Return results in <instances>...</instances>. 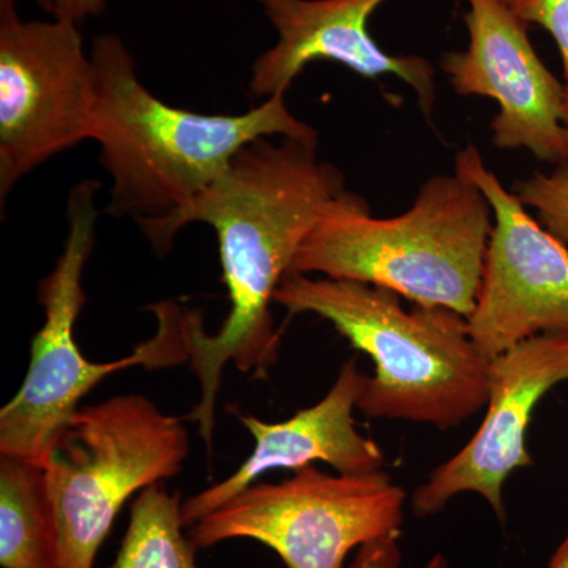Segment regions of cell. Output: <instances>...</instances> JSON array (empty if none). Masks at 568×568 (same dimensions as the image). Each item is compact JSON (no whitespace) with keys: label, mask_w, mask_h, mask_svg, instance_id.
<instances>
[{"label":"cell","mask_w":568,"mask_h":568,"mask_svg":"<svg viewBox=\"0 0 568 568\" xmlns=\"http://www.w3.org/2000/svg\"><path fill=\"white\" fill-rule=\"evenodd\" d=\"M345 190L342 171L317 159V141L261 138L190 203L138 222L160 256L170 253L175 235L192 223L209 224L219 237L230 313L220 331L207 335L203 315L183 310V342L201 384L200 403L186 418L200 426L209 452L224 366L233 362L241 372L265 376L275 364L280 335L271 304L276 287L321 213Z\"/></svg>","instance_id":"6da1fadb"},{"label":"cell","mask_w":568,"mask_h":568,"mask_svg":"<svg viewBox=\"0 0 568 568\" xmlns=\"http://www.w3.org/2000/svg\"><path fill=\"white\" fill-rule=\"evenodd\" d=\"M91 58L97 103L93 140L111 175L112 216L159 219L190 203L227 170L245 145L261 138L317 141L295 118L286 95L264 100L244 114H201L170 106L138 77L121 37H97Z\"/></svg>","instance_id":"7a4b0ae2"},{"label":"cell","mask_w":568,"mask_h":568,"mask_svg":"<svg viewBox=\"0 0 568 568\" xmlns=\"http://www.w3.org/2000/svg\"><path fill=\"white\" fill-rule=\"evenodd\" d=\"M399 295L372 284L290 272L274 302L312 313L372 357L357 409L369 418L454 428L488 403L491 361L478 353L467 320L444 306L403 308Z\"/></svg>","instance_id":"3957f363"},{"label":"cell","mask_w":568,"mask_h":568,"mask_svg":"<svg viewBox=\"0 0 568 568\" xmlns=\"http://www.w3.org/2000/svg\"><path fill=\"white\" fill-rule=\"evenodd\" d=\"M493 209L457 173L433 175L413 207L376 219L349 190L328 203L295 253L291 272L384 287L416 305L466 320L476 308Z\"/></svg>","instance_id":"277c9868"},{"label":"cell","mask_w":568,"mask_h":568,"mask_svg":"<svg viewBox=\"0 0 568 568\" xmlns=\"http://www.w3.org/2000/svg\"><path fill=\"white\" fill-rule=\"evenodd\" d=\"M102 183L85 179L67 201L69 234L54 268L39 283L44 323L31 346V364L13 399L0 410V457L44 467L67 425L93 387L121 369L168 368L189 362L183 342V308L175 302L151 306L159 328L129 357L104 364L88 361L74 339L84 308V271L97 241V193Z\"/></svg>","instance_id":"5b68a950"},{"label":"cell","mask_w":568,"mask_h":568,"mask_svg":"<svg viewBox=\"0 0 568 568\" xmlns=\"http://www.w3.org/2000/svg\"><path fill=\"white\" fill-rule=\"evenodd\" d=\"M189 450L183 418L145 396L80 407L43 467L55 568H93L126 500L181 473Z\"/></svg>","instance_id":"8992f818"},{"label":"cell","mask_w":568,"mask_h":568,"mask_svg":"<svg viewBox=\"0 0 568 568\" xmlns=\"http://www.w3.org/2000/svg\"><path fill=\"white\" fill-rule=\"evenodd\" d=\"M405 489L384 470L325 474L310 465L282 484H253L190 528L197 548L250 538L286 568H343L351 549L399 537Z\"/></svg>","instance_id":"52a82bcc"},{"label":"cell","mask_w":568,"mask_h":568,"mask_svg":"<svg viewBox=\"0 0 568 568\" xmlns=\"http://www.w3.org/2000/svg\"><path fill=\"white\" fill-rule=\"evenodd\" d=\"M97 84L80 26L0 17V203L52 156L93 140Z\"/></svg>","instance_id":"ba28073f"},{"label":"cell","mask_w":568,"mask_h":568,"mask_svg":"<svg viewBox=\"0 0 568 568\" xmlns=\"http://www.w3.org/2000/svg\"><path fill=\"white\" fill-rule=\"evenodd\" d=\"M455 173L485 194L495 215L476 308L467 317L478 353L493 361L532 336L568 334V245L508 192L476 145L458 152Z\"/></svg>","instance_id":"9c48e42d"},{"label":"cell","mask_w":568,"mask_h":568,"mask_svg":"<svg viewBox=\"0 0 568 568\" xmlns=\"http://www.w3.org/2000/svg\"><path fill=\"white\" fill-rule=\"evenodd\" d=\"M466 50L448 51L440 70L459 95L488 97L499 104L493 144L526 149L541 162L568 163L562 84L538 58L528 26L499 0H466Z\"/></svg>","instance_id":"30bf717a"},{"label":"cell","mask_w":568,"mask_h":568,"mask_svg":"<svg viewBox=\"0 0 568 568\" xmlns=\"http://www.w3.org/2000/svg\"><path fill=\"white\" fill-rule=\"evenodd\" d=\"M566 381L568 334L532 336L493 358L487 416L466 446L414 491L416 515L439 514L455 496L477 493L504 521V484L515 470L534 465L528 450L534 409Z\"/></svg>","instance_id":"8fae6325"},{"label":"cell","mask_w":568,"mask_h":568,"mask_svg":"<svg viewBox=\"0 0 568 568\" xmlns=\"http://www.w3.org/2000/svg\"><path fill=\"white\" fill-rule=\"evenodd\" d=\"M278 40L253 63L250 92L286 95L316 61L342 63L358 77H395L416 92L429 122L436 104L435 67L420 55L388 54L368 31L372 14L388 0H254Z\"/></svg>","instance_id":"7c38bea8"},{"label":"cell","mask_w":568,"mask_h":568,"mask_svg":"<svg viewBox=\"0 0 568 568\" xmlns=\"http://www.w3.org/2000/svg\"><path fill=\"white\" fill-rule=\"evenodd\" d=\"M365 375L357 361L351 358L339 369L334 386L315 406L298 410L280 424H265L260 418L239 414L254 437L253 454L233 476L203 489L182 503L185 528H192L205 515L224 506L256 484L257 478L276 469L298 470L324 462L338 474H369L383 470V450L375 440L355 428L354 410L364 387Z\"/></svg>","instance_id":"4fadbf2b"},{"label":"cell","mask_w":568,"mask_h":568,"mask_svg":"<svg viewBox=\"0 0 568 568\" xmlns=\"http://www.w3.org/2000/svg\"><path fill=\"white\" fill-rule=\"evenodd\" d=\"M0 566L55 568L43 467L11 457H0Z\"/></svg>","instance_id":"5bb4252c"},{"label":"cell","mask_w":568,"mask_h":568,"mask_svg":"<svg viewBox=\"0 0 568 568\" xmlns=\"http://www.w3.org/2000/svg\"><path fill=\"white\" fill-rule=\"evenodd\" d=\"M183 528L181 495L162 485L144 489L111 568H197V547Z\"/></svg>","instance_id":"9a60e30c"},{"label":"cell","mask_w":568,"mask_h":568,"mask_svg":"<svg viewBox=\"0 0 568 568\" xmlns=\"http://www.w3.org/2000/svg\"><path fill=\"white\" fill-rule=\"evenodd\" d=\"M517 194L523 204L536 211L549 233L568 245V163L519 182Z\"/></svg>","instance_id":"2e32d148"},{"label":"cell","mask_w":568,"mask_h":568,"mask_svg":"<svg viewBox=\"0 0 568 568\" xmlns=\"http://www.w3.org/2000/svg\"><path fill=\"white\" fill-rule=\"evenodd\" d=\"M499 2L526 26H540L555 39L562 59L566 85H568V0H499Z\"/></svg>","instance_id":"e0dca14e"},{"label":"cell","mask_w":568,"mask_h":568,"mask_svg":"<svg viewBox=\"0 0 568 568\" xmlns=\"http://www.w3.org/2000/svg\"><path fill=\"white\" fill-rule=\"evenodd\" d=\"M349 568H402L398 537L379 538L362 545ZM424 568H448V562L443 555H436Z\"/></svg>","instance_id":"ac0fdd59"},{"label":"cell","mask_w":568,"mask_h":568,"mask_svg":"<svg viewBox=\"0 0 568 568\" xmlns=\"http://www.w3.org/2000/svg\"><path fill=\"white\" fill-rule=\"evenodd\" d=\"M52 20L82 24L89 18L100 17L106 9V0H36Z\"/></svg>","instance_id":"d6986e66"},{"label":"cell","mask_w":568,"mask_h":568,"mask_svg":"<svg viewBox=\"0 0 568 568\" xmlns=\"http://www.w3.org/2000/svg\"><path fill=\"white\" fill-rule=\"evenodd\" d=\"M548 568H568V534L559 548L556 549L551 560H549Z\"/></svg>","instance_id":"ffe728a7"},{"label":"cell","mask_w":568,"mask_h":568,"mask_svg":"<svg viewBox=\"0 0 568 568\" xmlns=\"http://www.w3.org/2000/svg\"><path fill=\"white\" fill-rule=\"evenodd\" d=\"M17 3L18 0H0V17L18 13Z\"/></svg>","instance_id":"44dd1931"},{"label":"cell","mask_w":568,"mask_h":568,"mask_svg":"<svg viewBox=\"0 0 568 568\" xmlns=\"http://www.w3.org/2000/svg\"><path fill=\"white\" fill-rule=\"evenodd\" d=\"M564 121L568 126V85H566V100H564Z\"/></svg>","instance_id":"7402d4cb"},{"label":"cell","mask_w":568,"mask_h":568,"mask_svg":"<svg viewBox=\"0 0 568 568\" xmlns=\"http://www.w3.org/2000/svg\"><path fill=\"white\" fill-rule=\"evenodd\" d=\"M567 144H568V126L566 129Z\"/></svg>","instance_id":"603a6c76"}]
</instances>
